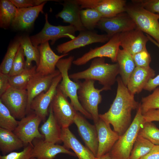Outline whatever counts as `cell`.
<instances>
[{
	"mask_svg": "<svg viewBox=\"0 0 159 159\" xmlns=\"http://www.w3.org/2000/svg\"><path fill=\"white\" fill-rule=\"evenodd\" d=\"M115 97L108 110L99 114L100 119L112 125L113 130L120 136L130 126L132 110L139 108L140 103L136 101L134 95L129 90L120 77L117 78Z\"/></svg>",
	"mask_w": 159,
	"mask_h": 159,
	"instance_id": "obj_1",
	"label": "cell"
},
{
	"mask_svg": "<svg viewBox=\"0 0 159 159\" xmlns=\"http://www.w3.org/2000/svg\"><path fill=\"white\" fill-rule=\"evenodd\" d=\"M119 68L117 63L110 64L105 62L104 58L93 59L90 67L83 71L69 74L74 81L89 80L97 81L103 86L104 90L111 89V87L117 81L119 74Z\"/></svg>",
	"mask_w": 159,
	"mask_h": 159,
	"instance_id": "obj_2",
	"label": "cell"
},
{
	"mask_svg": "<svg viewBox=\"0 0 159 159\" xmlns=\"http://www.w3.org/2000/svg\"><path fill=\"white\" fill-rule=\"evenodd\" d=\"M145 122L140 105L130 126L120 136L110 152L112 159H130L139 130Z\"/></svg>",
	"mask_w": 159,
	"mask_h": 159,
	"instance_id": "obj_3",
	"label": "cell"
},
{
	"mask_svg": "<svg viewBox=\"0 0 159 159\" xmlns=\"http://www.w3.org/2000/svg\"><path fill=\"white\" fill-rule=\"evenodd\" d=\"M74 57L70 56L67 58L60 59L56 67L62 76V80L58 86L64 95L70 100L71 103L75 110L87 118L92 120L91 115L83 107L78 98L77 92L80 87L79 80L73 81L69 77L68 71L73 63Z\"/></svg>",
	"mask_w": 159,
	"mask_h": 159,
	"instance_id": "obj_4",
	"label": "cell"
},
{
	"mask_svg": "<svg viewBox=\"0 0 159 159\" xmlns=\"http://www.w3.org/2000/svg\"><path fill=\"white\" fill-rule=\"evenodd\" d=\"M126 12L134 21L138 28L159 43V14L149 12L133 3L127 6Z\"/></svg>",
	"mask_w": 159,
	"mask_h": 159,
	"instance_id": "obj_5",
	"label": "cell"
},
{
	"mask_svg": "<svg viewBox=\"0 0 159 159\" xmlns=\"http://www.w3.org/2000/svg\"><path fill=\"white\" fill-rule=\"evenodd\" d=\"M79 81V100L83 108L91 115L95 124L100 119L98 107L102 100L100 93L104 90L96 88L94 81L86 80L82 82Z\"/></svg>",
	"mask_w": 159,
	"mask_h": 159,
	"instance_id": "obj_6",
	"label": "cell"
},
{
	"mask_svg": "<svg viewBox=\"0 0 159 159\" xmlns=\"http://www.w3.org/2000/svg\"><path fill=\"white\" fill-rule=\"evenodd\" d=\"M45 22L43 28L38 34L30 37L33 45L36 47L41 44L51 41L53 44L58 39L63 37L69 38L72 39L75 37L77 31L72 26H54L50 24L48 20V14H45Z\"/></svg>",
	"mask_w": 159,
	"mask_h": 159,
	"instance_id": "obj_7",
	"label": "cell"
},
{
	"mask_svg": "<svg viewBox=\"0 0 159 159\" xmlns=\"http://www.w3.org/2000/svg\"><path fill=\"white\" fill-rule=\"evenodd\" d=\"M0 100L16 119H21L26 114L28 96L26 90L10 86L0 96Z\"/></svg>",
	"mask_w": 159,
	"mask_h": 159,
	"instance_id": "obj_8",
	"label": "cell"
},
{
	"mask_svg": "<svg viewBox=\"0 0 159 159\" xmlns=\"http://www.w3.org/2000/svg\"><path fill=\"white\" fill-rule=\"evenodd\" d=\"M67 98L57 87L50 105L54 117L61 128L69 127L74 123L77 112Z\"/></svg>",
	"mask_w": 159,
	"mask_h": 159,
	"instance_id": "obj_9",
	"label": "cell"
},
{
	"mask_svg": "<svg viewBox=\"0 0 159 159\" xmlns=\"http://www.w3.org/2000/svg\"><path fill=\"white\" fill-rule=\"evenodd\" d=\"M120 46L119 33L112 36L104 45L95 49H91L82 56L74 60L73 63L77 66H81L85 64L91 59L105 57L109 58L112 62H116Z\"/></svg>",
	"mask_w": 159,
	"mask_h": 159,
	"instance_id": "obj_10",
	"label": "cell"
},
{
	"mask_svg": "<svg viewBox=\"0 0 159 159\" xmlns=\"http://www.w3.org/2000/svg\"><path fill=\"white\" fill-rule=\"evenodd\" d=\"M42 121L34 112L29 113L19 121L18 125L13 132L24 145H33L32 142L34 139L44 138L39 131V126Z\"/></svg>",
	"mask_w": 159,
	"mask_h": 159,
	"instance_id": "obj_11",
	"label": "cell"
},
{
	"mask_svg": "<svg viewBox=\"0 0 159 159\" xmlns=\"http://www.w3.org/2000/svg\"><path fill=\"white\" fill-rule=\"evenodd\" d=\"M81 9H94L102 17L110 18L125 12V0H77Z\"/></svg>",
	"mask_w": 159,
	"mask_h": 159,
	"instance_id": "obj_12",
	"label": "cell"
},
{
	"mask_svg": "<svg viewBox=\"0 0 159 159\" xmlns=\"http://www.w3.org/2000/svg\"><path fill=\"white\" fill-rule=\"evenodd\" d=\"M97 26L111 38L137 27L134 21L126 12L112 17H102Z\"/></svg>",
	"mask_w": 159,
	"mask_h": 159,
	"instance_id": "obj_13",
	"label": "cell"
},
{
	"mask_svg": "<svg viewBox=\"0 0 159 159\" xmlns=\"http://www.w3.org/2000/svg\"><path fill=\"white\" fill-rule=\"evenodd\" d=\"M111 38L107 34H99L89 31L80 32L79 34L71 40L57 46L56 50L59 53L68 54L74 49L95 43H104Z\"/></svg>",
	"mask_w": 159,
	"mask_h": 159,
	"instance_id": "obj_14",
	"label": "cell"
},
{
	"mask_svg": "<svg viewBox=\"0 0 159 159\" xmlns=\"http://www.w3.org/2000/svg\"><path fill=\"white\" fill-rule=\"evenodd\" d=\"M60 74L58 70L47 75H43L36 72L29 82L26 87L28 96L26 114L29 113L31 110L30 105L33 100L42 92H46L54 78Z\"/></svg>",
	"mask_w": 159,
	"mask_h": 159,
	"instance_id": "obj_15",
	"label": "cell"
},
{
	"mask_svg": "<svg viewBox=\"0 0 159 159\" xmlns=\"http://www.w3.org/2000/svg\"><path fill=\"white\" fill-rule=\"evenodd\" d=\"M77 111L74 117V123L76 125L78 131L85 146L96 157L98 148V139L96 127L90 123Z\"/></svg>",
	"mask_w": 159,
	"mask_h": 159,
	"instance_id": "obj_16",
	"label": "cell"
},
{
	"mask_svg": "<svg viewBox=\"0 0 159 159\" xmlns=\"http://www.w3.org/2000/svg\"><path fill=\"white\" fill-rule=\"evenodd\" d=\"M62 80L61 74L54 79L51 85L46 92H43L32 101L30 109L44 122L48 114V108L54 97L58 86Z\"/></svg>",
	"mask_w": 159,
	"mask_h": 159,
	"instance_id": "obj_17",
	"label": "cell"
},
{
	"mask_svg": "<svg viewBox=\"0 0 159 159\" xmlns=\"http://www.w3.org/2000/svg\"><path fill=\"white\" fill-rule=\"evenodd\" d=\"M120 46L132 55L146 48L149 41L144 32L137 27L132 30L119 33Z\"/></svg>",
	"mask_w": 159,
	"mask_h": 159,
	"instance_id": "obj_18",
	"label": "cell"
},
{
	"mask_svg": "<svg viewBox=\"0 0 159 159\" xmlns=\"http://www.w3.org/2000/svg\"><path fill=\"white\" fill-rule=\"evenodd\" d=\"M32 143V158L37 159H53L59 153L76 156L74 153L63 146L45 142L43 139L35 138Z\"/></svg>",
	"mask_w": 159,
	"mask_h": 159,
	"instance_id": "obj_19",
	"label": "cell"
},
{
	"mask_svg": "<svg viewBox=\"0 0 159 159\" xmlns=\"http://www.w3.org/2000/svg\"><path fill=\"white\" fill-rule=\"evenodd\" d=\"M98 136V148L96 158L109 153L120 136L111 128L110 125L100 118L95 124Z\"/></svg>",
	"mask_w": 159,
	"mask_h": 159,
	"instance_id": "obj_20",
	"label": "cell"
},
{
	"mask_svg": "<svg viewBox=\"0 0 159 159\" xmlns=\"http://www.w3.org/2000/svg\"><path fill=\"white\" fill-rule=\"evenodd\" d=\"M40 53L39 64L36 72L42 74L47 75L54 73L58 61L67 56L68 54L60 55L56 54L51 48L48 41L42 43L37 47Z\"/></svg>",
	"mask_w": 159,
	"mask_h": 159,
	"instance_id": "obj_21",
	"label": "cell"
},
{
	"mask_svg": "<svg viewBox=\"0 0 159 159\" xmlns=\"http://www.w3.org/2000/svg\"><path fill=\"white\" fill-rule=\"evenodd\" d=\"M47 1L33 7L17 8L11 26L17 30L29 29L33 25L40 12L42 13L43 7Z\"/></svg>",
	"mask_w": 159,
	"mask_h": 159,
	"instance_id": "obj_22",
	"label": "cell"
},
{
	"mask_svg": "<svg viewBox=\"0 0 159 159\" xmlns=\"http://www.w3.org/2000/svg\"><path fill=\"white\" fill-rule=\"evenodd\" d=\"M62 5V10L56 15V17L62 18L64 22L73 26L77 31H85L80 18L81 9L76 0H65Z\"/></svg>",
	"mask_w": 159,
	"mask_h": 159,
	"instance_id": "obj_23",
	"label": "cell"
},
{
	"mask_svg": "<svg viewBox=\"0 0 159 159\" xmlns=\"http://www.w3.org/2000/svg\"><path fill=\"white\" fill-rule=\"evenodd\" d=\"M155 70L150 66L136 67L129 79L127 87L132 94L141 92L148 82L155 77Z\"/></svg>",
	"mask_w": 159,
	"mask_h": 159,
	"instance_id": "obj_24",
	"label": "cell"
},
{
	"mask_svg": "<svg viewBox=\"0 0 159 159\" xmlns=\"http://www.w3.org/2000/svg\"><path fill=\"white\" fill-rule=\"evenodd\" d=\"M61 140L64 146L72 150L78 159H95L93 153L80 143L69 127L62 128Z\"/></svg>",
	"mask_w": 159,
	"mask_h": 159,
	"instance_id": "obj_25",
	"label": "cell"
},
{
	"mask_svg": "<svg viewBox=\"0 0 159 159\" xmlns=\"http://www.w3.org/2000/svg\"><path fill=\"white\" fill-rule=\"evenodd\" d=\"M49 116L39 128L45 142L56 144L62 142V128L54 116L52 108L49 107Z\"/></svg>",
	"mask_w": 159,
	"mask_h": 159,
	"instance_id": "obj_26",
	"label": "cell"
},
{
	"mask_svg": "<svg viewBox=\"0 0 159 159\" xmlns=\"http://www.w3.org/2000/svg\"><path fill=\"white\" fill-rule=\"evenodd\" d=\"M116 62L119 65L120 77L127 86L136 67L132 56L125 50L120 49L117 55Z\"/></svg>",
	"mask_w": 159,
	"mask_h": 159,
	"instance_id": "obj_27",
	"label": "cell"
},
{
	"mask_svg": "<svg viewBox=\"0 0 159 159\" xmlns=\"http://www.w3.org/2000/svg\"><path fill=\"white\" fill-rule=\"evenodd\" d=\"M24 145L13 131L0 127V150L3 155L19 149Z\"/></svg>",
	"mask_w": 159,
	"mask_h": 159,
	"instance_id": "obj_28",
	"label": "cell"
},
{
	"mask_svg": "<svg viewBox=\"0 0 159 159\" xmlns=\"http://www.w3.org/2000/svg\"><path fill=\"white\" fill-rule=\"evenodd\" d=\"M17 39L23 49L24 56L26 58L25 68L31 67L32 63L33 61L35 62L36 65L37 66L39 61V52L37 47H35L32 44L30 37L27 36L21 37Z\"/></svg>",
	"mask_w": 159,
	"mask_h": 159,
	"instance_id": "obj_29",
	"label": "cell"
},
{
	"mask_svg": "<svg viewBox=\"0 0 159 159\" xmlns=\"http://www.w3.org/2000/svg\"><path fill=\"white\" fill-rule=\"evenodd\" d=\"M17 8L10 0L0 2V26L6 29L11 25L16 15Z\"/></svg>",
	"mask_w": 159,
	"mask_h": 159,
	"instance_id": "obj_30",
	"label": "cell"
},
{
	"mask_svg": "<svg viewBox=\"0 0 159 159\" xmlns=\"http://www.w3.org/2000/svg\"><path fill=\"white\" fill-rule=\"evenodd\" d=\"M36 68V65L25 68L20 74L9 76V81L10 86L18 89L26 90L29 82L37 72Z\"/></svg>",
	"mask_w": 159,
	"mask_h": 159,
	"instance_id": "obj_31",
	"label": "cell"
},
{
	"mask_svg": "<svg viewBox=\"0 0 159 159\" xmlns=\"http://www.w3.org/2000/svg\"><path fill=\"white\" fill-rule=\"evenodd\" d=\"M154 145L146 139L138 136L130 157V159H140L146 155Z\"/></svg>",
	"mask_w": 159,
	"mask_h": 159,
	"instance_id": "obj_32",
	"label": "cell"
},
{
	"mask_svg": "<svg viewBox=\"0 0 159 159\" xmlns=\"http://www.w3.org/2000/svg\"><path fill=\"white\" fill-rule=\"evenodd\" d=\"M82 23L85 29L92 30L96 26L102 18L101 14L94 9L81 10L80 12Z\"/></svg>",
	"mask_w": 159,
	"mask_h": 159,
	"instance_id": "obj_33",
	"label": "cell"
},
{
	"mask_svg": "<svg viewBox=\"0 0 159 159\" xmlns=\"http://www.w3.org/2000/svg\"><path fill=\"white\" fill-rule=\"evenodd\" d=\"M17 39L9 47L0 66V72L8 74L10 71L16 53L20 46Z\"/></svg>",
	"mask_w": 159,
	"mask_h": 159,
	"instance_id": "obj_34",
	"label": "cell"
},
{
	"mask_svg": "<svg viewBox=\"0 0 159 159\" xmlns=\"http://www.w3.org/2000/svg\"><path fill=\"white\" fill-rule=\"evenodd\" d=\"M18 121L0 100V127L13 132L18 125Z\"/></svg>",
	"mask_w": 159,
	"mask_h": 159,
	"instance_id": "obj_35",
	"label": "cell"
},
{
	"mask_svg": "<svg viewBox=\"0 0 159 159\" xmlns=\"http://www.w3.org/2000/svg\"><path fill=\"white\" fill-rule=\"evenodd\" d=\"M138 135L146 139L155 145H159V129L152 122H145L140 130Z\"/></svg>",
	"mask_w": 159,
	"mask_h": 159,
	"instance_id": "obj_36",
	"label": "cell"
},
{
	"mask_svg": "<svg viewBox=\"0 0 159 159\" xmlns=\"http://www.w3.org/2000/svg\"><path fill=\"white\" fill-rule=\"evenodd\" d=\"M153 91L152 94L142 98L140 107L143 115L150 110L159 109V87Z\"/></svg>",
	"mask_w": 159,
	"mask_h": 159,
	"instance_id": "obj_37",
	"label": "cell"
},
{
	"mask_svg": "<svg viewBox=\"0 0 159 159\" xmlns=\"http://www.w3.org/2000/svg\"><path fill=\"white\" fill-rule=\"evenodd\" d=\"M23 49L20 45L15 57L11 69L8 75L12 76L21 72L25 68V62L24 59Z\"/></svg>",
	"mask_w": 159,
	"mask_h": 159,
	"instance_id": "obj_38",
	"label": "cell"
},
{
	"mask_svg": "<svg viewBox=\"0 0 159 159\" xmlns=\"http://www.w3.org/2000/svg\"><path fill=\"white\" fill-rule=\"evenodd\" d=\"M33 146L29 144L20 152L13 151L6 155H0V159H35L31 155Z\"/></svg>",
	"mask_w": 159,
	"mask_h": 159,
	"instance_id": "obj_39",
	"label": "cell"
},
{
	"mask_svg": "<svg viewBox=\"0 0 159 159\" xmlns=\"http://www.w3.org/2000/svg\"><path fill=\"white\" fill-rule=\"evenodd\" d=\"M132 56L136 67H144L149 66L151 61V57L146 48Z\"/></svg>",
	"mask_w": 159,
	"mask_h": 159,
	"instance_id": "obj_40",
	"label": "cell"
},
{
	"mask_svg": "<svg viewBox=\"0 0 159 159\" xmlns=\"http://www.w3.org/2000/svg\"><path fill=\"white\" fill-rule=\"evenodd\" d=\"M132 2L149 12L159 14V0H133Z\"/></svg>",
	"mask_w": 159,
	"mask_h": 159,
	"instance_id": "obj_41",
	"label": "cell"
},
{
	"mask_svg": "<svg viewBox=\"0 0 159 159\" xmlns=\"http://www.w3.org/2000/svg\"><path fill=\"white\" fill-rule=\"evenodd\" d=\"M17 8H27L39 5L47 0H10Z\"/></svg>",
	"mask_w": 159,
	"mask_h": 159,
	"instance_id": "obj_42",
	"label": "cell"
},
{
	"mask_svg": "<svg viewBox=\"0 0 159 159\" xmlns=\"http://www.w3.org/2000/svg\"><path fill=\"white\" fill-rule=\"evenodd\" d=\"M146 35L149 40L156 45L159 49V43L148 35ZM158 87H159V74L156 77L151 79L147 83L144 90L151 92Z\"/></svg>",
	"mask_w": 159,
	"mask_h": 159,
	"instance_id": "obj_43",
	"label": "cell"
},
{
	"mask_svg": "<svg viewBox=\"0 0 159 159\" xmlns=\"http://www.w3.org/2000/svg\"><path fill=\"white\" fill-rule=\"evenodd\" d=\"M8 74L0 72V96H1L10 86Z\"/></svg>",
	"mask_w": 159,
	"mask_h": 159,
	"instance_id": "obj_44",
	"label": "cell"
},
{
	"mask_svg": "<svg viewBox=\"0 0 159 159\" xmlns=\"http://www.w3.org/2000/svg\"><path fill=\"white\" fill-rule=\"evenodd\" d=\"M143 115L145 122L159 121V109L150 110Z\"/></svg>",
	"mask_w": 159,
	"mask_h": 159,
	"instance_id": "obj_45",
	"label": "cell"
},
{
	"mask_svg": "<svg viewBox=\"0 0 159 159\" xmlns=\"http://www.w3.org/2000/svg\"><path fill=\"white\" fill-rule=\"evenodd\" d=\"M140 159H159V145H155L149 152Z\"/></svg>",
	"mask_w": 159,
	"mask_h": 159,
	"instance_id": "obj_46",
	"label": "cell"
},
{
	"mask_svg": "<svg viewBox=\"0 0 159 159\" xmlns=\"http://www.w3.org/2000/svg\"><path fill=\"white\" fill-rule=\"evenodd\" d=\"M95 159H112V158L110 156L109 153H108L100 157H96Z\"/></svg>",
	"mask_w": 159,
	"mask_h": 159,
	"instance_id": "obj_47",
	"label": "cell"
},
{
	"mask_svg": "<svg viewBox=\"0 0 159 159\" xmlns=\"http://www.w3.org/2000/svg\"></svg>",
	"mask_w": 159,
	"mask_h": 159,
	"instance_id": "obj_48",
	"label": "cell"
}]
</instances>
